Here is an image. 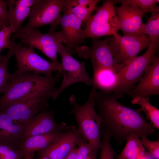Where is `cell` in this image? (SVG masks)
Segmentation results:
<instances>
[{
	"label": "cell",
	"instance_id": "cell-22",
	"mask_svg": "<svg viewBox=\"0 0 159 159\" xmlns=\"http://www.w3.org/2000/svg\"><path fill=\"white\" fill-rule=\"evenodd\" d=\"M93 85L96 89L105 92L111 93L114 87L117 79V74L106 69L93 71Z\"/></svg>",
	"mask_w": 159,
	"mask_h": 159
},
{
	"label": "cell",
	"instance_id": "cell-23",
	"mask_svg": "<svg viewBox=\"0 0 159 159\" xmlns=\"http://www.w3.org/2000/svg\"><path fill=\"white\" fill-rule=\"evenodd\" d=\"M150 97H136L133 99L131 103L139 105L140 109L143 111L155 127L159 129V110L152 105L149 102Z\"/></svg>",
	"mask_w": 159,
	"mask_h": 159
},
{
	"label": "cell",
	"instance_id": "cell-37",
	"mask_svg": "<svg viewBox=\"0 0 159 159\" xmlns=\"http://www.w3.org/2000/svg\"><path fill=\"white\" fill-rule=\"evenodd\" d=\"M37 159H50L47 156L45 155L41 156V157Z\"/></svg>",
	"mask_w": 159,
	"mask_h": 159
},
{
	"label": "cell",
	"instance_id": "cell-16",
	"mask_svg": "<svg viewBox=\"0 0 159 159\" xmlns=\"http://www.w3.org/2000/svg\"><path fill=\"white\" fill-rule=\"evenodd\" d=\"M159 94V58L145 69L139 83L127 94L132 99L137 96L150 97Z\"/></svg>",
	"mask_w": 159,
	"mask_h": 159
},
{
	"label": "cell",
	"instance_id": "cell-36",
	"mask_svg": "<svg viewBox=\"0 0 159 159\" xmlns=\"http://www.w3.org/2000/svg\"><path fill=\"white\" fill-rule=\"evenodd\" d=\"M33 155H30L26 156L23 159H33Z\"/></svg>",
	"mask_w": 159,
	"mask_h": 159
},
{
	"label": "cell",
	"instance_id": "cell-15",
	"mask_svg": "<svg viewBox=\"0 0 159 159\" xmlns=\"http://www.w3.org/2000/svg\"><path fill=\"white\" fill-rule=\"evenodd\" d=\"M115 9L123 35H146L143 31L142 18L145 14L140 8L132 5L122 4L120 6H115Z\"/></svg>",
	"mask_w": 159,
	"mask_h": 159
},
{
	"label": "cell",
	"instance_id": "cell-18",
	"mask_svg": "<svg viewBox=\"0 0 159 159\" xmlns=\"http://www.w3.org/2000/svg\"><path fill=\"white\" fill-rule=\"evenodd\" d=\"M24 126L0 111V144L19 148Z\"/></svg>",
	"mask_w": 159,
	"mask_h": 159
},
{
	"label": "cell",
	"instance_id": "cell-39",
	"mask_svg": "<svg viewBox=\"0 0 159 159\" xmlns=\"http://www.w3.org/2000/svg\"><path fill=\"white\" fill-rule=\"evenodd\" d=\"M4 56H3L0 54V62L4 59Z\"/></svg>",
	"mask_w": 159,
	"mask_h": 159
},
{
	"label": "cell",
	"instance_id": "cell-33",
	"mask_svg": "<svg viewBox=\"0 0 159 159\" xmlns=\"http://www.w3.org/2000/svg\"><path fill=\"white\" fill-rule=\"evenodd\" d=\"M99 0H65L64 6L77 5L86 7H97Z\"/></svg>",
	"mask_w": 159,
	"mask_h": 159
},
{
	"label": "cell",
	"instance_id": "cell-8",
	"mask_svg": "<svg viewBox=\"0 0 159 159\" xmlns=\"http://www.w3.org/2000/svg\"><path fill=\"white\" fill-rule=\"evenodd\" d=\"M147 36H121L118 33L108 37L109 45L116 61L126 66L152 42Z\"/></svg>",
	"mask_w": 159,
	"mask_h": 159
},
{
	"label": "cell",
	"instance_id": "cell-38",
	"mask_svg": "<svg viewBox=\"0 0 159 159\" xmlns=\"http://www.w3.org/2000/svg\"><path fill=\"white\" fill-rule=\"evenodd\" d=\"M4 26L2 23L0 21V30Z\"/></svg>",
	"mask_w": 159,
	"mask_h": 159
},
{
	"label": "cell",
	"instance_id": "cell-24",
	"mask_svg": "<svg viewBox=\"0 0 159 159\" xmlns=\"http://www.w3.org/2000/svg\"><path fill=\"white\" fill-rule=\"evenodd\" d=\"M17 48L16 45L12 44L4 59L0 62V94L4 93L13 75L8 71V64L10 58L14 55Z\"/></svg>",
	"mask_w": 159,
	"mask_h": 159
},
{
	"label": "cell",
	"instance_id": "cell-5",
	"mask_svg": "<svg viewBox=\"0 0 159 159\" xmlns=\"http://www.w3.org/2000/svg\"><path fill=\"white\" fill-rule=\"evenodd\" d=\"M115 4L113 0H106L101 6L97 7L96 13L85 22V27L82 29L84 40L87 38L96 39L118 33L121 27L115 10Z\"/></svg>",
	"mask_w": 159,
	"mask_h": 159
},
{
	"label": "cell",
	"instance_id": "cell-32",
	"mask_svg": "<svg viewBox=\"0 0 159 159\" xmlns=\"http://www.w3.org/2000/svg\"><path fill=\"white\" fill-rule=\"evenodd\" d=\"M141 142L143 145L148 150L150 155L154 159H159V141H153L147 137L141 138Z\"/></svg>",
	"mask_w": 159,
	"mask_h": 159
},
{
	"label": "cell",
	"instance_id": "cell-25",
	"mask_svg": "<svg viewBox=\"0 0 159 159\" xmlns=\"http://www.w3.org/2000/svg\"><path fill=\"white\" fill-rule=\"evenodd\" d=\"M143 33L148 35L151 42L159 43V12L152 13L150 17L143 28Z\"/></svg>",
	"mask_w": 159,
	"mask_h": 159
},
{
	"label": "cell",
	"instance_id": "cell-3",
	"mask_svg": "<svg viewBox=\"0 0 159 159\" xmlns=\"http://www.w3.org/2000/svg\"><path fill=\"white\" fill-rule=\"evenodd\" d=\"M96 91V87L93 85L87 100L82 105L78 103L74 95H71L69 101L72 108L69 113L74 116L82 137L98 152L102 146L100 127L102 122L95 109Z\"/></svg>",
	"mask_w": 159,
	"mask_h": 159
},
{
	"label": "cell",
	"instance_id": "cell-14",
	"mask_svg": "<svg viewBox=\"0 0 159 159\" xmlns=\"http://www.w3.org/2000/svg\"><path fill=\"white\" fill-rule=\"evenodd\" d=\"M74 125L67 126L61 135L45 149L38 152L40 156L45 155L50 159H64L76 148L81 136Z\"/></svg>",
	"mask_w": 159,
	"mask_h": 159
},
{
	"label": "cell",
	"instance_id": "cell-7",
	"mask_svg": "<svg viewBox=\"0 0 159 159\" xmlns=\"http://www.w3.org/2000/svg\"><path fill=\"white\" fill-rule=\"evenodd\" d=\"M54 92L37 94L8 105L0 108L13 120L23 125L28 120L48 106L49 99Z\"/></svg>",
	"mask_w": 159,
	"mask_h": 159
},
{
	"label": "cell",
	"instance_id": "cell-6",
	"mask_svg": "<svg viewBox=\"0 0 159 159\" xmlns=\"http://www.w3.org/2000/svg\"><path fill=\"white\" fill-rule=\"evenodd\" d=\"M14 36L20 40L22 45L38 49L54 62H58L57 54L59 47L62 43H66L62 32L49 31L44 34L36 29H21L18 34Z\"/></svg>",
	"mask_w": 159,
	"mask_h": 159
},
{
	"label": "cell",
	"instance_id": "cell-2",
	"mask_svg": "<svg viewBox=\"0 0 159 159\" xmlns=\"http://www.w3.org/2000/svg\"><path fill=\"white\" fill-rule=\"evenodd\" d=\"M62 76V71L49 77L29 72L20 74L14 72L3 95L0 98V108L39 93H54L57 89L56 84Z\"/></svg>",
	"mask_w": 159,
	"mask_h": 159
},
{
	"label": "cell",
	"instance_id": "cell-29",
	"mask_svg": "<svg viewBox=\"0 0 159 159\" xmlns=\"http://www.w3.org/2000/svg\"><path fill=\"white\" fill-rule=\"evenodd\" d=\"M102 146L100 149V159H114L116 153L110 142L111 135L108 133L102 131Z\"/></svg>",
	"mask_w": 159,
	"mask_h": 159
},
{
	"label": "cell",
	"instance_id": "cell-26",
	"mask_svg": "<svg viewBox=\"0 0 159 159\" xmlns=\"http://www.w3.org/2000/svg\"><path fill=\"white\" fill-rule=\"evenodd\" d=\"M115 4L119 3L121 4H130L140 8L145 14L148 12L151 13L159 12V7L157 4L158 0H113Z\"/></svg>",
	"mask_w": 159,
	"mask_h": 159
},
{
	"label": "cell",
	"instance_id": "cell-12",
	"mask_svg": "<svg viewBox=\"0 0 159 159\" xmlns=\"http://www.w3.org/2000/svg\"><path fill=\"white\" fill-rule=\"evenodd\" d=\"M58 52L62 60L63 78L60 87L54 94L52 98L53 100H55L65 89L74 84L81 82L88 85H93V80L87 72L85 62H80L75 59L62 44L59 47Z\"/></svg>",
	"mask_w": 159,
	"mask_h": 159
},
{
	"label": "cell",
	"instance_id": "cell-13",
	"mask_svg": "<svg viewBox=\"0 0 159 159\" xmlns=\"http://www.w3.org/2000/svg\"><path fill=\"white\" fill-rule=\"evenodd\" d=\"M23 126L21 142L29 137L63 130L67 127L64 122L57 124L55 120L54 112L45 109L28 120Z\"/></svg>",
	"mask_w": 159,
	"mask_h": 159
},
{
	"label": "cell",
	"instance_id": "cell-1",
	"mask_svg": "<svg viewBox=\"0 0 159 159\" xmlns=\"http://www.w3.org/2000/svg\"><path fill=\"white\" fill-rule=\"evenodd\" d=\"M112 93L97 91L95 106L102 120V131L109 133L120 145L131 135L142 138L153 134L154 127L143 117L140 109L126 107Z\"/></svg>",
	"mask_w": 159,
	"mask_h": 159
},
{
	"label": "cell",
	"instance_id": "cell-20",
	"mask_svg": "<svg viewBox=\"0 0 159 159\" xmlns=\"http://www.w3.org/2000/svg\"><path fill=\"white\" fill-rule=\"evenodd\" d=\"M64 130L27 138L21 142L19 149L26 156L33 155L36 151L39 152L47 148L61 135Z\"/></svg>",
	"mask_w": 159,
	"mask_h": 159
},
{
	"label": "cell",
	"instance_id": "cell-21",
	"mask_svg": "<svg viewBox=\"0 0 159 159\" xmlns=\"http://www.w3.org/2000/svg\"><path fill=\"white\" fill-rule=\"evenodd\" d=\"M126 141L124 148L117 157L121 159H142L145 157V148L138 136L131 135Z\"/></svg>",
	"mask_w": 159,
	"mask_h": 159
},
{
	"label": "cell",
	"instance_id": "cell-4",
	"mask_svg": "<svg viewBox=\"0 0 159 159\" xmlns=\"http://www.w3.org/2000/svg\"><path fill=\"white\" fill-rule=\"evenodd\" d=\"M158 47L159 43H151L144 54L138 56L117 73L116 82L111 93L119 98L127 94L140 81L146 67L155 61Z\"/></svg>",
	"mask_w": 159,
	"mask_h": 159
},
{
	"label": "cell",
	"instance_id": "cell-9",
	"mask_svg": "<svg viewBox=\"0 0 159 159\" xmlns=\"http://www.w3.org/2000/svg\"><path fill=\"white\" fill-rule=\"evenodd\" d=\"M75 53L81 58L90 59L93 71L106 69L117 74L125 67L118 64L114 58L109 45L108 37L102 40L92 39L91 47L78 46Z\"/></svg>",
	"mask_w": 159,
	"mask_h": 159
},
{
	"label": "cell",
	"instance_id": "cell-19",
	"mask_svg": "<svg viewBox=\"0 0 159 159\" xmlns=\"http://www.w3.org/2000/svg\"><path fill=\"white\" fill-rule=\"evenodd\" d=\"M8 16L10 25L14 29L15 36L19 33L24 20L29 17L36 0H9Z\"/></svg>",
	"mask_w": 159,
	"mask_h": 159
},
{
	"label": "cell",
	"instance_id": "cell-31",
	"mask_svg": "<svg viewBox=\"0 0 159 159\" xmlns=\"http://www.w3.org/2000/svg\"><path fill=\"white\" fill-rule=\"evenodd\" d=\"M15 31L11 25L8 26H4L0 30V52L3 49H9L11 44L10 41L11 35L15 33Z\"/></svg>",
	"mask_w": 159,
	"mask_h": 159
},
{
	"label": "cell",
	"instance_id": "cell-27",
	"mask_svg": "<svg viewBox=\"0 0 159 159\" xmlns=\"http://www.w3.org/2000/svg\"><path fill=\"white\" fill-rule=\"evenodd\" d=\"M77 159H97V151L81 136L77 143Z\"/></svg>",
	"mask_w": 159,
	"mask_h": 159
},
{
	"label": "cell",
	"instance_id": "cell-10",
	"mask_svg": "<svg viewBox=\"0 0 159 159\" xmlns=\"http://www.w3.org/2000/svg\"><path fill=\"white\" fill-rule=\"evenodd\" d=\"M65 0H36L26 25L23 29H36L49 25V31H54L59 25L61 11Z\"/></svg>",
	"mask_w": 159,
	"mask_h": 159
},
{
	"label": "cell",
	"instance_id": "cell-17",
	"mask_svg": "<svg viewBox=\"0 0 159 159\" xmlns=\"http://www.w3.org/2000/svg\"><path fill=\"white\" fill-rule=\"evenodd\" d=\"M82 21L74 15L67 12H64L59 23L62 28V32L66 40L65 47L71 55L75 53L78 44L84 40L82 37L81 27Z\"/></svg>",
	"mask_w": 159,
	"mask_h": 159
},
{
	"label": "cell",
	"instance_id": "cell-35",
	"mask_svg": "<svg viewBox=\"0 0 159 159\" xmlns=\"http://www.w3.org/2000/svg\"><path fill=\"white\" fill-rule=\"evenodd\" d=\"M77 147L74 149L64 159H77Z\"/></svg>",
	"mask_w": 159,
	"mask_h": 159
},
{
	"label": "cell",
	"instance_id": "cell-11",
	"mask_svg": "<svg viewBox=\"0 0 159 159\" xmlns=\"http://www.w3.org/2000/svg\"><path fill=\"white\" fill-rule=\"evenodd\" d=\"M14 55L17 61V70L15 72L17 74L32 72L49 77L54 71L62 70L61 63L49 62L37 54L32 48L20 43Z\"/></svg>",
	"mask_w": 159,
	"mask_h": 159
},
{
	"label": "cell",
	"instance_id": "cell-34",
	"mask_svg": "<svg viewBox=\"0 0 159 159\" xmlns=\"http://www.w3.org/2000/svg\"><path fill=\"white\" fill-rule=\"evenodd\" d=\"M7 6L6 1L0 0V21L5 26L10 25L8 16Z\"/></svg>",
	"mask_w": 159,
	"mask_h": 159
},
{
	"label": "cell",
	"instance_id": "cell-40",
	"mask_svg": "<svg viewBox=\"0 0 159 159\" xmlns=\"http://www.w3.org/2000/svg\"><path fill=\"white\" fill-rule=\"evenodd\" d=\"M116 158H117V159H121L117 157V156L116 157Z\"/></svg>",
	"mask_w": 159,
	"mask_h": 159
},
{
	"label": "cell",
	"instance_id": "cell-28",
	"mask_svg": "<svg viewBox=\"0 0 159 159\" xmlns=\"http://www.w3.org/2000/svg\"><path fill=\"white\" fill-rule=\"evenodd\" d=\"M96 7H86L74 5L71 6H63L62 11L67 12L74 15L82 22H85L92 16V12L96 10Z\"/></svg>",
	"mask_w": 159,
	"mask_h": 159
},
{
	"label": "cell",
	"instance_id": "cell-30",
	"mask_svg": "<svg viewBox=\"0 0 159 159\" xmlns=\"http://www.w3.org/2000/svg\"><path fill=\"white\" fill-rule=\"evenodd\" d=\"M26 157L19 149L0 144V159H23Z\"/></svg>",
	"mask_w": 159,
	"mask_h": 159
}]
</instances>
